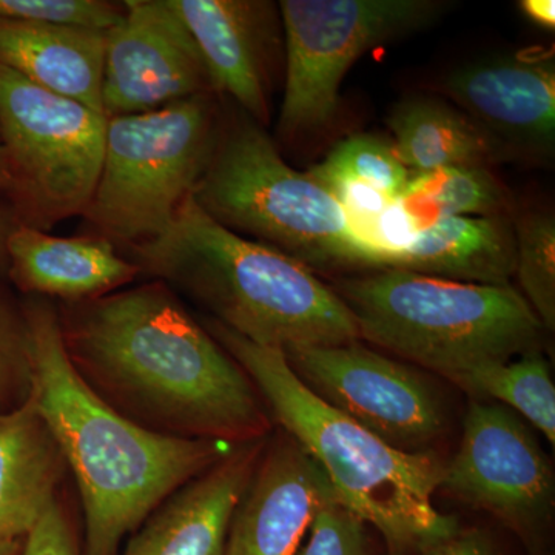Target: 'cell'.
Segmentation results:
<instances>
[{
	"mask_svg": "<svg viewBox=\"0 0 555 555\" xmlns=\"http://www.w3.org/2000/svg\"><path fill=\"white\" fill-rule=\"evenodd\" d=\"M62 335L75 366L159 425L229 443L264 430L246 372L163 284L90 299Z\"/></svg>",
	"mask_w": 555,
	"mask_h": 555,
	"instance_id": "obj_1",
	"label": "cell"
},
{
	"mask_svg": "<svg viewBox=\"0 0 555 555\" xmlns=\"http://www.w3.org/2000/svg\"><path fill=\"white\" fill-rule=\"evenodd\" d=\"M30 398L72 469L86 518L83 555H115L124 537L182 486L233 451L214 438L175 436L138 425L86 382L65 347L60 317L35 302Z\"/></svg>",
	"mask_w": 555,
	"mask_h": 555,
	"instance_id": "obj_2",
	"label": "cell"
},
{
	"mask_svg": "<svg viewBox=\"0 0 555 555\" xmlns=\"http://www.w3.org/2000/svg\"><path fill=\"white\" fill-rule=\"evenodd\" d=\"M133 251L139 269L196 299L255 345L286 352L360 339L352 312L312 269L219 224L193 195L169 228Z\"/></svg>",
	"mask_w": 555,
	"mask_h": 555,
	"instance_id": "obj_3",
	"label": "cell"
},
{
	"mask_svg": "<svg viewBox=\"0 0 555 555\" xmlns=\"http://www.w3.org/2000/svg\"><path fill=\"white\" fill-rule=\"evenodd\" d=\"M214 332L292 440L326 474L338 502L377 528L393 553L425 551L459 531L454 518L434 507L444 470L436 455L390 447L328 406L292 371L283 350L255 345L219 323Z\"/></svg>",
	"mask_w": 555,
	"mask_h": 555,
	"instance_id": "obj_4",
	"label": "cell"
},
{
	"mask_svg": "<svg viewBox=\"0 0 555 555\" xmlns=\"http://www.w3.org/2000/svg\"><path fill=\"white\" fill-rule=\"evenodd\" d=\"M360 338L452 383L467 372L537 350L542 323L507 286L459 283L408 270H375L337 283Z\"/></svg>",
	"mask_w": 555,
	"mask_h": 555,
	"instance_id": "obj_5",
	"label": "cell"
},
{
	"mask_svg": "<svg viewBox=\"0 0 555 555\" xmlns=\"http://www.w3.org/2000/svg\"><path fill=\"white\" fill-rule=\"evenodd\" d=\"M192 195L219 224L309 269H367L345 210L308 171L287 166L258 124H241L217 144Z\"/></svg>",
	"mask_w": 555,
	"mask_h": 555,
	"instance_id": "obj_6",
	"label": "cell"
},
{
	"mask_svg": "<svg viewBox=\"0 0 555 555\" xmlns=\"http://www.w3.org/2000/svg\"><path fill=\"white\" fill-rule=\"evenodd\" d=\"M217 147L208 94L108 118L104 158L83 217L105 240L160 235L192 195Z\"/></svg>",
	"mask_w": 555,
	"mask_h": 555,
	"instance_id": "obj_7",
	"label": "cell"
},
{
	"mask_svg": "<svg viewBox=\"0 0 555 555\" xmlns=\"http://www.w3.org/2000/svg\"><path fill=\"white\" fill-rule=\"evenodd\" d=\"M107 116L0 67V142L22 225L46 232L86 214L104 158Z\"/></svg>",
	"mask_w": 555,
	"mask_h": 555,
	"instance_id": "obj_8",
	"label": "cell"
},
{
	"mask_svg": "<svg viewBox=\"0 0 555 555\" xmlns=\"http://www.w3.org/2000/svg\"><path fill=\"white\" fill-rule=\"evenodd\" d=\"M447 3L433 0H283L286 89L280 130L298 137L337 116L339 87L353 62L382 43L438 20Z\"/></svg>",
	"mask_w": 555,
	"mask_h": 555,
	"instance_id": "obj_9",
	"label": "cell"
},
{
	"mask_svg": "<svg viewBox=\"0 0 555 555\" xmlns=\"http://www.w3.org/2000/svg\"><path fill=\"white\" fill-rule=\"evenodd\" d=\"M288 366L328 406L390 447L420 452L440 436L443 408L415 371L358 343L295 347Z\"/></svg>",
	"mask_w": 555,
	"mask_h": 555,
	"instance_id": "obj_10",
	"label": "cell"
},
{
	"mask_svg": "<svg viewBox=\"0 0 555 555\" xmlns=\"http://www.w3.org/2000/svg\"><path fill=\"white\" fill-rule=\"evenodd\" d=\"M440 488L518 529L539 526L553 507V473L534 434L506 408L478 401Z\"/></svg>",
	"mask_w": 555,
	"mask_h": 555,
	"instance_id": "obj_11",
	"label": "cell"
},
{
	"mask_svg": "<svg viewBox=\"0 0 555 555\" xmlns=\"http://www.w3.org/2000/svg\"><path fill=\"white\" fill-rule=\"evenodd\" d=\"M107 33L102 105L107 118L153 112L214 90L192 33L169 0H127Z\"/></svg>",
	"mask_w": 555,
	"mask_h": 555,
	"instance_id": "obj_12",
	"label": "cell"
},
{
	"mask_svg": "<svg viewBox=\"0 0 555 555\" xmlns=\"http://www.w3.org/2000/svg\"><path fill=\"white\" fill-rule=\"evenodd\" d=\"M334 496L326 474L294 440L276 444L241 496L224 555H297L318 511Z\"/></svg>",
	"mask_w": 555,
	"mask_h": 555,
	"instance_id": "obj_13",
	"label": "cell"
},
{
	"mask_svg": "<svg viewBox=\"0 0 555 555\" xmlns=\"http://www.w3.org/2000/svg\"><path fill=\"white\" fill-rule=\"evenodd\" d=\"M449 96L489 137L525 152L550 153L555 142V61L518 54L477 62L447 79Z\"/></svg>",
	"mask_w": 555,
	"mask_h": 555,
	"instance_id": "obj_14",
	"label": "cell"
},
{
	"mask_svg": "<svg viewBox=\"0 0 555 555\" xmlns=\"http://www.w3.org/2000/svg\"><path fill=\"white\" fill-rule=\"evenodd\" d=\"M192 33L215 91L230 94L258 122L269 118L272 3L169 0Z\"/></svg>",
	"mask_w": 555,
	"mask_h": 555,
	"instance_id": "obj_15",
	"label": "cell"
},
{
	"mask_svg": "<svg viewBox=\"0 0 555 555\" xmlns=\"http://www.w3.org/2000/svg\"><path fill=\"white\" fill-rule=\"evenodd\" d=\"M257 443L182 486L149 518L124 555H224L230 520L254 476Z\"/></svg>",
	"mask_w": 555,
	"mask_h": 555,
	"instance_id": "obj_16",
	"label": "cell"
},
{
	"mask_svg": "<svg viewBox=\"0 0 555 555\" xmlns=\"http://www.w3.org/2000/svg\"><path fill=\"white\" fill-rule=\"evenodd\" d=\"M5 251L13 280L25 291L51 297H104L141 273L105 238H60L22 224L10 230Z\"/></svg>",
	"mask_w": 555,
	"mask_h": 555,
	"instance_id": "obj_17",
	"label": "cell"
},
{
	"mask_svg": "<svg viewBox=\"0 0 555 555\" xmlns=\"http://www.w3.org/2000/svg\"><path fill=\"white\" fill-rule=\"evenodd\" d=\"M107 33L0 21V67L105 115L102 80Z\"/></svg>",
	"mask_w": 555,
	"mask_h": 555,
	"instance_id": "obj_18",
	"label": "cell"
},
{
	"mask_svg": "<svg viewBox=\"0 0 555 555\" xmlns=\"http://www.w3.org/2000/svg\"><path fill=\"white\" fill-rule=\"evenodd\" d=\"M64 465L30 397L0 412V543L24 539L56 502Z\"/></svg>",
	"mask_w": 555,
	"mask_h": 555,
	"instance_id": "obj_19",
	"label": "cell"
},
{
	"mask_svg": "<svg viewBox=\"0 0 555 555\" xmlns=\"http://www.w3.org/2000/svg\"><path fill=\"white\" fill-rule=\"evenodd\" d=\"M516 261L513 218L449 217L420 230L414 243L390 259L387 269L507 286L516 275Z\"/></svg>",
	"mask_w": 555,
	"mask_h": 555,
	"instance_id": "obj_20",
	"label": "cell"
},
{
	"mask_svg": "<svg viewBox=\"0 0 555 555\" xmlns=\"http://www.w3.org/2000/svg\"><path fill=\"white\" fill-rule=\"evenodd\" d=\"M390 130L398 158L412 175L447 167L485 166L503 150L462 109L430 98H412L390 113Z\"/></svg>",
	"mask_w": 555,
	"mask_h": 555,
	"instance_id": "obj_21",
	"label": "cell"
},
{
	"mask_svg": "<svg viewBox=\"0 0 555 555\" xmlns=\"http://www.w3.org/2000/svg\"><path fill=\"white\" fill-rule=\"evenodd\" d=\"M423 228L449 217H509L511 199L505 185L485 166L447 167L412 175L400 198Z\"/></svg>",
	"mask_w": 555,
	"mask_h": 555,
	"instance_id": "obj_22",
	"label": "cell"
},
{
	"mask_svg": "<svg viewBox=\"0 0 555 555\" xmlns=\"http://www.w3.org/2000/svg\"><path fill=\"white\" fill-rule=\"evenodd\" d=\"M454 383L474 396L489 397L516 409L551 444L555 443V386L539 349L467 372Z\"/></svg>",
	"mask_w": 555,
	"mask_h": 555,
	"instance_id": "obj_23",
	"label": "cell"
},
{
	"mask_svg": "<svg viewBox=\"0 0 555 555\" xmlns=\"http://www.w3.org/2000/svg\"><path fill=\"white\" fill-rule=\"evenodd\" d=\"M516 275L524 297L542 326L555 327V218L547 211H526L513 219Z\"/></svg>",
	"mask_w": 555,
	"mask_h": 555,
	"instance_id": "obj_24",
	"label": "cell"
},
{
	"mask_svg": "<svg viewBox=\"0 0 555 555\" xmlns=\"http://www.w3.org/2000/svg\"><path fill=\"white\" fill-rule=\"evenodd\" d=\"M308 175L313 179L345 178L364 182L390 199L403 196L412 177L398 158L392 142L371 133L343 139L323 163L310 167Z\"/></svg>",
	"mask_w": 555,
	"mask_h": 555,
	"instance_id": "obj_25",
	"label": "cell"
},
{
	"mask_svg": "<svg viewBox=\"0 0 555 555\" xmlns=\"http://www.w3.org/2000/svg\"><path fill=\"white\" fill-rule=\"evenodd\" d=\"M124 3L105 0H0V21L109 31L122 21Z\"/></svg>",
	"mask_w": 555,
	"mask_h": 555,
	"instance_id": "obj_26",
	"label": "cell"
},
{
	"mask_svg": "<svg viewBox=\"0 0 555 555\" xmlns=\"http://www.w3.org/2000/svg\"><path fill=\"white\" fill-rule=\"evenodd\" d=\"M31 392V339L27 315L0 297V412L11 411Z\"/></svg>",
	"mask_w": 555,
	"mask_h": 555,
	"instance_id": "obj_27",
	"label": "cell"
},
{
	"mask_svg": "<svg viewBox=\"0 0 555 555\" xmlns=\"http://www.w3.org/2000/svg\"><path fill=\"white\" fill-rule=\"evenodd\" d=\"M363 526V521L334 496L318 511L297 555H366Z\"/></svg>",
	"mask_w": 555,
	"mask_h": 555,
	"instance_id": "obj_28",
	"label": "cell"
},
{
	"mask_svg": "<svg viewBox=\"0 0 555 555\" xmlns=\"http://www.w3.org/2000/svg\"><path fill=\"white\" fill-rule=\"evenodd\" d=\"M20 555H82L60 503L54 502L24 537Z\"/></svg>",
	"mask_w": 555,
	"mask_h": 555,
	"instance_id": "obj_29",
	"label": "cell"
},
{
	"mask_svg": "<svg viewBox=\"0 0 555 555\" xmlns=\"http://www.w3.org/2000/svg\"><path fill=\"white\" fill-rule=\"evenodd\" d=\"M423 555H499L491 540L478 531L459 532L427 547Z\"/></svg>",
	"mask_w": 555,
	"mask_h": 555,
	"instance_id": "obj_30",
	"label": "cell"
},
{
	"mask_svg": "<svg viewBox=\"0 0 555 555\" xmlns=\"http://www.w3.org/2000/svg\"><path fill=\"white\" fill-rule=\"evenodd\" d=\"M520 10L528 20L546 28L554 30L555 27V2L554 0H521Z\"/></svg>",
	"mask_w": 555,
	"mask_h": 555,
	"instance_id": "obj_31",
	"label": "cell"
},
{
	"mask_svg": "<svg viewBox=\"0 0 555 555\" xmlns=\"http://www.w3.org/2000/svg\"><path fill=\"white\" fill-rule=\"evenodd\" d=\"M9 167H7L5 153H3L2 142H0V192H9Z\"/></svg>",
	"mask_w": 555,
	"mask_h": 555,
	"instance_id": "obj_32",
	"label": "cell"
},
{
	"mask_svg": "<svg viewBox=\"0 0 555 555\" xmlns=\"http://www.w3.org/2000/svg\"><path fill=\"white\" fill-rule=\"evenodd\" d=\"M22 540L24 539L0 543V555H20Z\"/></svg>",
	"mask_w": 555,
	"mask_h": 555,
	"instance_id": "obj_33",
	"label": "cell"
},
{
	"mask_svg": "<svg viewBox=\"0 0 555 555\" xmlns=\"http://www.w3.org/2000/svg\"><path fill=\"white\" fill-rule=\"evenodd\" d=\"M10 230L7 229L5 221H3L2 215H0V254H2V251H5V244L7 238H9Z\"/></svg>",
	"mask_w": 555,
	"mask_h": 555,
	"instance_id": "obj_34",
	"label": "cell"
}]
</instances>
